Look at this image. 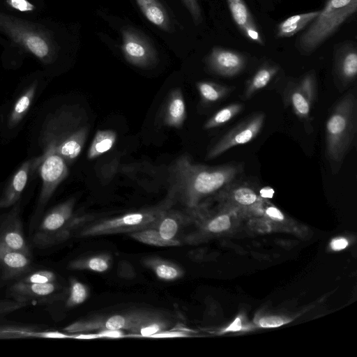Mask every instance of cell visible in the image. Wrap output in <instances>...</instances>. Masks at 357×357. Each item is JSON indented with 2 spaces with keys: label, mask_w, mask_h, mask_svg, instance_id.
<instances>
[{
  "label": "cell",
  "mask_w": 357,
  "mask_h": 357,
  "mask_svg": "<svg viewBox=\"0 0 357 357\" xmlns=\"http://www.w3.org/2000/svg\"><path fill=\"white\" fill-rule=\"evenodd\" d=\"M168 195L182 209L192 210L204 198L220 190L236 180L243 172L240 163L218 166L197 164L187 155L178 157L169 169Z\"/></svg>",
  "instance_id": "6da1fadb"
},
{
  "label": "cell",
  "mask_w": 357,
  "mask_h": 357,
  "mask_svg": "<svg viewBox=\"0 0 357 357\" xmlns=\"http://www.w3.org/2000/svg\"><path fill=\"white\" fill-rule=\"evenodd\" d=\"M89 133L77 109L63 106L50 113L42 124L39 144L43 153H58L71 164L80 154Z\"/></svg>",
  "instance_id": "7a4b0ae2"
},
{
  "label": "cell",
  "mask_w": 357,
  "mask_h": 357,
  "mask_svg": "<svg viewBox=\"0 0 357 357\" xmlns=\"http://www.w3.org/2000/svg\"><path fill=\"white\" fill-rule=\"evenodd\" d=\"M357 98L349 91L332 108L326 123V157L333 174L340 169L356 135Z\"/></svg>",
  "instance_id": "3957f363"
},
{
  "label": "cell",
  "mask_w": 357,
  "mask_h": 357,
  "mask_svg": "<svg viewBox=\"0 0 357 357\" xmlns=\"http://www.w3.org/2000/svg\"><path fill=\"white\" fill-rule=\"evenodd\" d=\"M357 0H327L316 18L299 37L297 47L303 54L319 47L356 11Z\"/></svg>",
  "instance_id": "277c9868"
},
{
  "label": "cell",
  "mask_w": 357,
  "mask_h": 357,
  "mask_svg": "<svg viewBox=\"0 0 357 357\" xmlns=\"http://www.w3.org/2000/svg\"><path fill=\"white\" fill-rule=\"evenodd\" d=\"M174 206L170 195L159 204L127 213L119 216L100 220L84 227L78 233L80 237H91L117 234H130L151 227L168 208Z\"/></svg>",
  "instance_id": "5b68a950"
},
{
  "label": "cell",
  "mask_w": 357,
  "mask_h": 357,
  "mask_svg": "<svg viewBox=\"0 0 357 357\" xmlns=\"http://www.w3.org/2000/svg\"><path fill=\"white\" fill-rule=\"evenodd\" d=\"M0 31L44 63L53 62L55 45L50 34L40 24L0 12Z\"/></svg>",
  "instance_id": "8992f818"
},
{
  "label": "cell",
  "mask_w": 357,
  "mask_h": 357,
  "mask_svg": "<svg viewBox=\"0 0 357 357\" xmlns=\"http://www.w3.org/2000/svg\"><path fill=\"white\" fill-rule=\"evenodd\" d=\"M193 224V219L186 211L172 206L148 229L128 235L133 239L149 245L175 247L183 243L185 229Z\"/></svg>",
  "instance_id": "52a82bcc"
},
{
  "label": "cell",
  "mask_w": 357,
  "mask_h": 357,
  "mask_svg": "<svg viewBox=\"0 0 357 357\" xmlns=\"http://www.w3.org/2000/svg\"><path fill=\"white\" fill-rule=\"evenodd\" d=\"M163 314H165L149 309H135L125 312L96 314L79 319L65 327L64 331L68 333H78L107 329L122 330L130 331V336L134 337L144 324Z\"/></svg>",
  "instance_id": "ba28073f"
},
{
  "label": "cell",
  "mask_w": 357,
  "mask_h": 357,
  "mask_svg": "<svg viewBox=\"0 0 357 357\" xmlns=\"http://www.w3.org/2000/svg\"><path fill=\"white\" fill-rule=\"evenodd\" d=\"M75 199L70 198L52 208L42 219L33 236L34 245L45 248L67 240L84 222L74 214Z\"/></svg>",
  "instance_id": "9c48e42d"
},
{
  "label": "cell",
  "mask_w": 357,
  "mask_h": 357,
  "mask_svg": "<svg viewBox=\"0 0 357 357\" xmlns=\"http://www.w3.org/2000/svg\"><path fill=\"white\" fill-rule=\"evenodd\" d=\"M283 100L304 123L307 131L312 130V109L317 96V79L311 71L298 79L289 80L284 87Z\"/></svg>",
  "instance_id": "30bf717a"
},
{
  "label": "cell",
  "mask_w": 357,
  "mask_h": 357,
  "mask_svg": "<svg viewBox=\"0 0 357 357\" xmlns=\"http://www.w3.org/2000/svg\"><path fill=\"white\" fill-rule=\"evenodd\" d=\"M265 121L263 112L250 115L221 136L209 149L206 159L212 160L228 150L253 140L260 132Z\"/></svg>",
  "instance_id": "8fae6325"
},
{
  "label": "cell",
  "mask_w": 357,
  "mask_h": 357,
  "mask_svg": "<svg viewBox=\"0 0 357 357\" xmlns=\"http://www.w3.org/2000/svg\"><path fill=\"white\" fill-rule=\"evenodd\" d=\"M8 291L13 299L27 305H47L65 299L68 289L57 282L29 284L17 281L9 288Z\"/></svg>",
  "instance_id": "7c38bea8"
},
{
  "label": "cell",
  "mask_w": 357,
  "mask_h": 357,
  "mask_svg": "<svg viewBox=\"0 0 357 357\" xmlns=\"http://www.w3.org/2000/svg\"><path fill=\"white\" fill-rule=\"evenodd\" d=\"M43 160L38 167L42 179V188L36 213H40L45 206L58 185L68 174V165L63 158L56 153L43 154Z\"/></svg>",
  "instance_id": "4fadbf2b"
},
{
  "label": "cell",
  "mask_w": 357,
  "mask_h": 357,
  "mask_svg": "<svg viewBox=\"0 0 357 357\" xmlns=\"http://www.w3.org/2000/svg\"><path fill=\"white\" fill-rule=\"evenodd\" d=\"M121 50L125 59L139 68H149L157 62V54L149 40L132 28L122 31Z\"/></svg>",
  "instance_id": "5bb4252c"
},
{
  "label": "cell",
  "mask_w": 357,
  "mask_h": 357,
  "mask_svg": "<svg viewBox=\"0 0 357 357\" xmlns=\"http://www.w3.org/2000/svg\"><path fill=\"white\" fill-rule=\"evenodd\" d=\"M333 75L336 87L342 91L351 86L357 76V48L347 41L337 45L334 51Z\"/></svg>",
  "instance_id": "9a60e30c"
},
{
  "label": "cell",
  "mask_w": 357,
  "mask_h": 357,
  "mask_svg": "<svg viewBox=\"0 0 357 357\" xmlns=\"http://www.w3.org/2000/svg\"><path fill=\"white\" fill-rule=\"evenodd\" d=\"M20 201L12 209L0 217V245L31 255L20 215Z\"/></svg>",
  "instance_id": "2e32d148"
},
{
  "label": "cell",
  "mask_w": 357,
  "mask_h": 357,
  "mask_svg": "<svg viewBox=\"0 0 357 357\" xmlns=\"http://www.w3.org/2000/svg\"><path fill=\"white\" fill-rule=\"evenodd\" d=\"M247 57L242 53L220 47H213L206 59V64L213 73L225 77L238 75L245 68Z\"/></svg>",
  "instance_id": "e0dca14e"
},
{
  "label": "cell",
  "mask_w": 357,
  "mask_h": 357,
  "mask_svg": "<svg viewBox=\"0 0 357 357\" xmlns=\"http://www.w3.org/2000/svg\"><path fill=\"white\" fill-rule=\"evenodd\" d=\"M43 155L25 161L13 175L0 197V208L13 206L20 199L31 173L37 169Z\"/></svg>",
  "instance_id": "ac0fdd59"
},
{
  "label": "cell",
  "mask_w": 357,
  "mask_h": 357,
  "mask_svg": "<svg viewBox=\"0 0 357 357\" xmlns=\"http://www.w3.org/2000/svg\"><path fill=\"white\" fill-rule=\"evenodd\" d=\"M31 255L0 245V271L4 280H13L31 270Z\"/></svg>",
  "instance_id": "d6986e66"
},
{
  "label": "cell",
  "mask_w": 357,
  "mask_h": 357,
  "mask_svg": "<svg viewBox=\"0 0 357 357\" xmlns=\"http://www.w3.org/2000/svg\"><path fill=\"white\" fill-rule=\"evenodd\" d=\"M226 1L234 22L245 37L264 45V39L244 0Z\"/></svg>",
  "instance_id": "ffe728a7"
},
{
  "label": "cell",
  "mask_w": 357,
  "mask_h": 357,
  "mask_svg": "<svg viewBox=\"0 0 357 357\" xmlns=\"http://www.w3.org/2000/svg\"><path fill=\"white\" fill-rule=\"evenodd\" d=\"M248 182L235 180L218 193L221 199H228L242 206L258 205L261 198L256 189Z\"/></svg>",
  "instance_id": "44dd1931"
},
{
  "label": "cell",
  "mask_w": 357,
  "mask_h": 357,
  "mask_svg": "<svg viewBox=\"0 0 357 357\" xmlns=\"http://www.w3.org/2000/svg\"><path fill=\"white\" fill-rule=\"evenodd\" d=\"M187 116L186 105L182 91L173 89L169 93L163 114V122L168 127L180 128Z\"/></svg>",
  "instance_id": "7402d4cb"
},
{
  "label": "cell",
  "mask_w": 357,
  "mask_h": 357,
  "mask_svg": "<svg viewBox=\"0 0 357 357\" xmlns=\"http://www.w3.org/2000/svg\"><path fill=\"white\" fill-rule=\"evenodd\" d=\"M279 69L278 65L269 62L259 67L246 82L241 98L244 100H249L267 86L278 73Z\"/></svg>",
  "instance_id": "603a6c76"
},
{
  "label": "cell",
  "mask_w": 357,
  "mask_h": 357,
  "mask_svg": "<svg viewBox=\"0 0 357 357\" xmlns=\"http://www.w3.org/2000/svg\"><path fill=\"white\" fill-rule=\"evenodd\" d=\"M143 264L156 277L164 281H174L183 277L184 270L178 264L156 256L145 257Z\"/></svg>",
  "instance_id": "cb8c5ba5"
},
{
  "label": "cell",
  "mask_w": 357,
  "mask_h": 357,
  "mask_svg": "<svg viewBox=\"0 0 357 357\" xmlns=\"http://www.w3.org/2000/svg\"><path fill=\"white\" fill-rule=\"evenodd\" d=\"M38 86L36 81L31 83L15 102L8 118V127L12 129L17 126L29 110L34 99Z\"/></svg>",
  "instance_id": "d4e9b609"
},
{
  "label": "cell",
  "mask_w": 357,
  "mask_h": 357,
  "mask_svg": "<svg viewBox=\"0 0 357 357\" xmlns=\"http://www.w3.org/2000/svg\"><path fill=\"white\" fill-rule=\"evenodd\" d=\"M142 13L152 24L165 31H169V15L158 0H135Z\"/></svg>",
  "instance_id": "484cf974"
},
{
  "label": "cell",
  "mask_w": 357,
  "mask_h": 357,
  "mask_svg": "<svg viewBox=\"0 0 357 357\" xmlns=\"http://www.w3.org/2000/svg\"><path fill=\"white\" fill-rule=\"evenodd\" d=\"M319 10L291 15L281 22L277 27V36L289 38L306 28L318 15Z\"/></svg>",
  "instance_id": "4316f807"
},
{
  "label": "cell",
  "mask_w": 357,
  "mask_h": 357,
  "mask_svg": "<svg viewBox=\"0 0 357 357\" xmlns=\"http://www.w3.org/2000/svg\"><path fill=\"white\" fill-rule=\"evenodd\" d=\"M112 262V256L108 253H100L91 256L77 258L68 265L70 270L91 271L104 273L109 269Z\"/></svg>",
  "instance_id": "83f0119b"
},
{
  "label": "cell",
  "mask_w": 357,
  "mask_h": 357,
  "mask_svg": "<svg viewBox=\"0 0 357 357\" xmlns=\"http://www.w3.org/2000/svg\"><path fill=\"white\" fill-rule=\"evenodd\" d=\"M196 87L202 101L208 105L222 100L231 91V89L227 86L210 81L198 82Z\"/></svg>",
  "instance_id": "f1b7e54d"
},
{
  "label": "cell",
  "mask_w": 357,
  "mask_h": 357,
  "mask_svg": "<svg viewBox=\"0 0 357 357\" xmlns=\"http://www.w3.org/2000/svg\"><path fill=\"white\" fill-rule=\"evenodd\" d=\"M116 133L112 130H99L89 146L87 157L93 160L109 151L116 141Z\"/></svg>",
  "instance_id": "f546056e"
},
{
  "label": "cell",
  "mask_w": 357,
  "mask_h": 357,
  "mask_svg": "<svg viewBox=\"0 0 357 357\" xmlns=\"http://www.w3.org/2000/svg\"><path fill=\"white\" fill-rule=\"evenodd\" d=\"M243 109V105L235 102L228 105L213 114L204 124V129L211 130L222 126L231 121Z\"/></svg>",
  "instance_id": "4dcf8cb0"
},
{
  "label": "cell",
  "mask_w": 357,
  "mask_h": 357,
  "mask_svg": "<svg viewBox=\"0 0 357 357\" xmlns=\"http://www.w3.org/2000/svg\"><path fill=\"white\" fill-rule=\"evenodd\" d=\"M89 295V290L86 284L76 278H70L66 298V307L70 308L83 303Z\"/></svg>",
  "instance_id": "1f68e13d"
},
{
  "label": "cell",
  "mask_w": 357,
  "mask_h": 357,
  "mask_svg": "<svg viewBox=\"0 0 357 357\" xmlns=\"http://www.w3.org/2000/svg\"><path fill=\"white\" fill-rule=\"evenodd\" d=\"M18 281L29 284H44L57 282L56 274L49 270H38L27 273Z\"/></svg>",
  "instance_id": "d6a6232c"
},
{
  "label": "cell",
  "mask_w": 357,
  "mask_h": 357,
  "mask_svg": "<svg viewBox=\"0 0 357 357\" xmlns=\"http://www.w3.org/2000/svg\"><path fill=\"white\" fill-rule=\"evenodd\" d=\"M231 226L230 218L228 215L222 214L212 218L205 224L204 231L211 233H218L228 229Z\"/></svg>",
  "instance_id": "836d02e7"
},
{
  "label": "cell",
  "mask_w": 357,
  "mask_h": 357,
  "mask_svg": "<svg viewBox=\"0 0 357 357\" xmlns=\"http://www.w3.org/2000/svg\"><path fill=\"white\" fill-rule=\"evenodd\" d=\"M27 306L15 299H0V316L6 315Z\"/></svg>",
  "instance_id": "e575fe53"
},
{
  "label": "cell",
  "mask_w": 357,
  "mask_h": 357,
  "mask_svg": "<svg viewBox=\"0 0 357 357\" xmlns=\"http://www.w3.org/2000/svg\"><path fill=\"white\" fill-rule=\"evenodd\" d=\"M190 332L185 330L178 329H167L151 335L149 337H189Z\"/></svg>",
  "instance_id": "d590c367"
},
{
  "label": "cell",
  "mask_w": 357,
  "mask_h": 357,
  "mask_svg": "<svg viewBox=\"0 0 357 357\" xmlns=\"http://www.w3.org/2000/svg\"><path fill=\"white\" fill-rule=\"evenodd\" d=\"M6 3L21 12L33 11L36 7L28 0H6Z\"/></svg>",
  "instance_id": "8d00e7d4"
},
{
  "label": "cell",
  "mask_w": 357,
  "mask_h": 357,
  "mask_svg": "<svg viewBox=\"0 0 357 357\" xmlns=\"http://www.w3.org/2000/svg\"><path fill=\"white\" fill-rule=\"evenodd\" d=\"M98 338H122L130 336L122 330H101L96 331Z\"/></svg>",
  "instance_id": "74e56055"
},
{
  "label": "cell",
  "mask_w": 357,
  "mask_h": 357,
  "mask_svg": "<svg viewBox=\"0 0 357 357\" xmlns=\"http://www.w3.org/2000/svg\"><path fill=\"white\" fill-rule=\"evenodd\" d=\"M284 324V321L278 317H268L259 320V325L264 328L279 327Z\"/></svg>",
  "instance_id": "f35d334b"
},
{
  "label": "cell",
  "mask_w": 357,
  "mask_h": 357,
  "mask_svg": "<svg viewBox=\"0 0 357 357\" xmlns=\"http://www.w3.org/2000/svg\"><path fill=\"white\" fill-rule=\"evenodd\" d=\"M118 274L122 278H132L135 272L130 264L126 261H121L118 266Z\"/></svg>",
  "instance_id": "ab89813d"
},
{
  "label": "cell",
  "mask_w": 357,
  "mask_h": 357,
  "mask_svg": "<svg viewBox=\"0 0 357 357\" xmlns=\"http://www.w3.org/2000/svg\"><path fill=\"white\" fill-rule=\"evenodd\" d=\"M250 226L252 229L260 232L266 233L270 231V227L268 223L260 219H255L250 222Z\"/></svg>",
  "instance_id": "60d3db41"
},
{
  "label": "cell",
  "mask_w": 357,
  "mask_h": 357,
  "mask_svg": "<svg viewBox=\"0 0 357 357\" xmlns=\"http://www.w3.org/2000/svg\"><path fill=\"white\" fill-rule=\"evenodd\" d=\"M191 15L195 16L200 13L201 9L197 0H182Z\"/></svg>",
  "instance_id": "b9f144b4"
},
{
  "label": "cell",
  "mask_w": 357,
  "mask_h": 357,
  "mask_svg": "<svg viewBox=\"0 0 357 357\" xmlns=\"http://www.w3.org/2000/svg\"><path fill=\"white\" fill-rule=\"evenodd\" d=\"M266 215L271 218L282 220L284 219V215L281 211L275 206H268L265 211Z\"/></svg>",
  "instance_id": "7bdbcfd3"
},
{
  "label": "cell",
  "mask_w": 357,
  "mask_h": 357,
  "mask_svg": "<svg viewBox=\"0 0 357 357\" xmlns=\"http://www.w3.org/2000/svg\"><path fill=\"white\" fill-rule=\"evenodd\" d=\"M348 245V242L344 238H337L334 239L331 243V246L333 250H341L344 249Z\"/></svg>",
  "instance_id": "ee69618b"
},
{
  "label": "cell",
  "mask_w": 357,
  "mask_h": 357,
  "mask_svg": "<svg viewBox=\"0 0 357 357\" xmlns=\"http://www.w3.org/2000/svg\"><path fill=\"white\" fill-rule=\"evenodd\" d=\"M242 324L240 317H237L227 328L224 330V332L228 331H238L241 330Z\"/></svg>",
  "instance_id": "f6af8a7d"
},
{
  "label": "cell",
  "mask_w": 357,
  "mask_h": 357,
  "mask_svg": "<svg viewBox=\"0 0 357 357\" xmlns=\"http://www.w3.org/2000/svg\"><path fill=\"white\" fill-rule=\"evenodd\" d=\"M259 193L262 199L272 198L274 190L270 187H264L259 190Z\"/></svg>",
  "instance_id": "bcb514c9"
}]
</instances>
